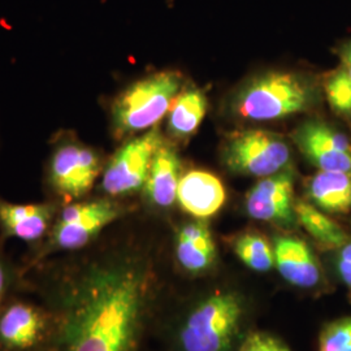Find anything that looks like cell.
I'll return each mask as SVG.
<instances>
[{"label": "cell", "instance_id": "obj_9", "mask_svg": "<svg viewBox=\"0 0 351 351\" xmlns=\"http://www.w3.org/2000/svg\"><path fill=\"white\" fill-rule=\"evenodd\" d=\"M20 293L0 310V351H38L47 336L50 317L46 308Z\"/></svg>", "mask_w": 351, "mask_h": 351}, {"label": "cell", "instance_id": "obj_6", "mask_svg": "<svg viewBox=\"0 0 351 351\" xmlns=\"http://www.w3.org/2000/svg\"><path fill=\"white\" fill-rule=\"evenodd\" d=\"M243 307L233 291H219L189 315L180 333L182 351H226L239 332Z\"/></svg>", "mask_w": 351, "mask_h": 351}, {"label": "cell", "instance_id": "obj_18", "mask_svg": "<svg viewBox=\"0 0 351 351\" xmlns=\"http://www.w3.org/2000/svg\"><path fill=\"white\" fill-rule=\"evenodd\" d=\"M208 101L201 88H185L178 93L168 112V132L175 138L194 134L207 113Z\"/></svg>", "mask_w": 351, "mask_h": 351}, {"label": "cell", "instance_id": "obj_21", "mask_svg": "<svg viewBox=\"0 0 351 351\" xmlns=\"http://www.w3.org/2000/svg\"><path fill=\"white\" fill-rule=\"evenodd\" d=\"M326 95L332 110L351 123V77L343 65L326 78Z\"/></svg>", "mask_w": 351, "mask_h": 351}, {"label": "cell", "instance_id": "obj_12", "mask_svg": "<svg viewBox=\"0 0 351 351\" xmlns=\"http://www.w3.org/2000/svg\"><path fill=\"white\" fill-rule=\"evenodd\" d=\"M60 204L13 203L0 198V232L5 239H16L37 246L47 237Z\"/></svg>", "mask_w": 351, "mask_h": 351}, {"label": "cell", "instance_id": "obj_22", "mask_svg": "<svg viewBox=\"0 0 351 351\" xmlns=\"http://www.w3.org/2000/svg\"><path fill=\"white\" fill-rule=\"evenodd\" d=\"M319 351H351V316L326 323L319 336Z\"/></svg>", "mask_w": 351, "mask_h": 351}, {"label": "cell", "instance_id": "obj_15", "mask_svg": "<svg viewBox=\"0 0 351 351\" xmlns=\"http://www.w3.org/2000/svg\"><path fill=\"white\" fill-rule=\"evenodd\" d=\"M182 177V165L175 147L165 141L151 164L143 194L151 206L169 208L177 201V189Z\"/></svg>", "mask_w": 351, "mask_h": 351}, {"label": "cell", "instance_id": "obj_4", "mask_svg": "<svg viewBox=\"0 0 351 351\" xmlns=\"http://www.w3.org/2000/svg\"><path fill=\"white\" fill-rule=\"evenodd\" d=\"M182 75L163 71L141 78L120 93L111 108L114 136L125 138L158 125L181 91Z\"/></svg>", "mask_w": 351, "mask_h": 351}, {"label": "cell", "instance_id": "obj_14", "mask_svg": "<svg viewBox=\"0 0 351 351\" xmlns=\"http://www.w3.org/2000/svg\"><path fill=\"white\" fill-rule=\"evenodd\" d=\"M226 198V188L220 178L206 171H190L182 175L177 189L181 208L199 220L219 213Z\"/></svg>", "mask_w": 351, "mask_h": 351}, {"label": "cell", "instance_id": "obj_27", "mask_svg": "<svg viewBox=\"0 0 351 351\" xmlns=\"http://www.w3.org/2000/svg\"><path fill=\"white\" fill-rule=\"evenodd\" d=\"M346 43H348V45H349V46H350L351 47V40H349V42H346Z\"/></svg>", "mask_w": 351, "mask_h": 351}, {"label": "cell", "instance_id": "obj_13", "mask_svg": "<svg viewBox=\"0 0 351 351\" xmlns=\"http://www.w3.org/2000/svg\"><path fill=\"white\" fill-rule=\"evenodd\" d=\"M275 267L289 284L301 289L316 288L322 280V267L314 251L303 239L282 236L275 241Z\"/></svg>", "mask_w": 351, "mask_h": 351}, {"label": "cell", "instance_id": "obj_26", "mask_svg": "<svg viewBox=\"0 0 351 351\" xmlns=\"http://www.w3.org/2000/svg\"><path fill=\"white\" fill-rule=\"evenodd\" d=\"M339 55H341V58H342V65L348 69V72H349V75H350L351 77V47L348 43H345V45L341 47Z\"/></svg>", "mask_w": 351, "mask_h": 351}, {"label": "cell", "instance_id": "obj_19", "mask_svg": "<svg viewBox=\"0 0 351 351\" xmlns=\"http://www.w3.org/2000/svg\"><path fill=\"white\" fill-rule=\"evenodd\" d=\"M294 211L298 224L320 245L328 249H339L349 242L348 233L326 213L307 202L297 201Z\"/></svg>", "mask_w": 351, "mask_h": 351}, {"label": "cell", "instance_id": "obj_7", "mask_svg": "<svg viewBox=\"0 0 351 351\" xmlns=\"http://www.w3.org/2000/svg\"><path fill=\"white\" fill-rule=\"evenodd\" d=\"M164 141L158 125L126 141L103 168L101 189L106 197L117 199L142 191L154 156Z\"/></svg>", "mask_w": 351, "mask_h": 351}, {"label": "cell", "instance_id": "obj_10", "mask_svg": "<svg viewBox=\"0 0 351 351\" xmlns=\"http://www.w3.org/2000/svg\"><path fill=\"white\" fill-rule=\"evenodd\" d=\"M293 139L319 171L351 173L350 141L333 126L311 120L297 128Z\"/></svg>", "mask_w": 351, "mask_h": 351}, {"label": "cell", "instance_id": "obj_8", "mask_svg": "<svg viewBox=\"0 0 351 351\" xmlns=\"http://www.w3.org/2000/svg\"><path fill=\"white\" fill-rule=\"evenodd\" d=\"M223 160L234 173L264 178L290 168L291 150L280 134L267 130H246L226 141Z\"/></svg>", "mask_w": 351, "mask_h": 351}, {"label": "cell", "instance_id": "obj_5", "mask_svg": "<svg viewBox=\"0 0 351 351\" xmlns=\"http://www.w3.org/2000/svg\"><path fill=\"white\" fill-rule=\"evenodd\" d=\"M103 162L97 150L75 138L62 136L52 147L46 168V184L60 206L88 197L103 173Z\"/></svg>", "mask_w": 351, "mask_h": 351}, {"label": "cell", "instance_id": "obj_24", "mask_svg": "<svg viewBox=\"0 0 351 351\" xmlns=\"http://www.w3.org/2000/svg\"><path fill=\"white\" fill-rule=\"evenodd\" d=\"M239 351H290V349L275 336L255 332L246 337Z\"/></svg>", "mask_w": 351, "mask_h": 351}, {"label": "cell", "instance_id": "obj_1", "mask_svg": "<svg viewBox=\"0 0 351 351\" xmlns=\"http://www.w3.org/2000/svg\"><path fill=\"white\" fill-rule=\"evenodd\" d=\"M23 288L50 326L38 351H138L150 317L155 274L145 255L113 251L55 256L21 271Z\"/></svg>", "mask_w": 351, "mask_h": 351}, {"label": "cell", "instance_id": "obj_25", "mask_svg": "<svg viewBox=\"0 0 351 351\" xmlns=\"http://www.w3.org/2000/svg\"><path fill=\"white\" fill-rule=\"evenodd\" d=\"M336 269L341 281L351 289V242L339 247L337 259H336Z\"/></svg>", "mask_w": 351, "mask_h": 351}, {"label": "cell", "instance_id": "obj_11", "mask_svg": "<svg viewBox=\"0 0 351 351\" xmlns=\"http://www.w3.org/2000/svg\"><path fill=\"white\" fill-rule=\"evenodd\" d=\"M294 176L288 168L264 177L246 195V211L252 219L280 226H295Z\"/></svg>", "mask_w": 351, "mask_h": 351}, {"label": "cell", "instance_id": "obj_16", "mask_svg": "<svg viewBox=\"0 0 351 351\" xmlns=\"http://www.w3.org/2000/svg\"><path fill=\"white\" fill-rule=\"evenodd\" d=\"M176 256L189 272L208 269L216 258V246L207 224L202 220L182 226L176 239Z\"/></svg>", "mask_w": 351, "mask_h": 351}, {"label": "cell", "instance_id": "obj_17", "mask_svg": "<svg viewBox=\"0 0 351 351\" xmlns=\"http://www.w3.org/2000/svg\"><path fill=\"white\" fill-rule=\"evenodd\" d=\"M307 194L315 207L323 213H350L351 173L319 171L310 178Z\"/></svg>", "mask_w": 351, "mask_h": 351}, {"label": "cell", "instance_id": "obj_2", "mask_svg": "<svg viewBox=\"0 0 351 351\" xmlns=\"http://www.w3.org/2000/svg\"><path fill=\"white\" fill-rule=\"evenodd\" d=\"M123 215H125V207L108 197L60 206L47 237L34 246V251L20 267L21 271L59 255L86 250L107 226Z\"/></svg>", "mask_w": 351, "mask_h": 351}, {"label": "cell", "instance_id": "obj_3", "mask_svg": "<svg viewBox=\"0 0 351 351\" xmlns=\"http://www.w3.org/2000/svg\"><path fill=\"white\" fill-rule=\"evenodd\" d=\"M316 99V88L304 75L268 72L255 77L242 88L232 110L241 119L274 121L307 111Z\"/></svg>", "mask_w": 351, "mask_h": 351}, {"label": "cell", "instance_id": "obj_20", "mask_svg": "<svg viewBox=\"0 0 351 351\" xmlns=\"http://www.w3.org/2000/svg\"><path fill=\"white\" fill-rule=\"evenodd\" d=\"M234 251L242 263L256 272H268L275 265V251L262 234L249 232L234 242Z\"/></svg>", "mask_w": 351, "mask_h": 351}, {"label": "cell", "instance_id": "obj_23", "mask_svg": "<svg viewBox=\"0 0 351 351\" xmlns=\"http://www.w3.org/2000/svg\"><path fill=\"white\" fill-rule=\"evenodd\" d=\"M23 289L21 268L16 267L0 243V310Z\"/></svg>", "mask_w": 351, "mask_h": 351}]
</instances>
